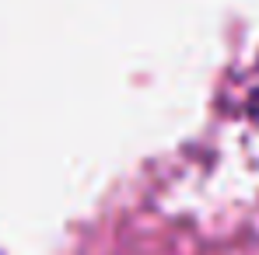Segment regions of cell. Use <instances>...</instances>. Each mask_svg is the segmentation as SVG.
<instances>
[{"label":"cell","instance_id":"6da1fadb","mask_svg":"<svg viewBox=\"0 0 259 255\" xmlns=\"http://www.w3.org/2000/svg\"><path fill=\"white\" fill-rule=\"evenodd\" d=\"M245 116L259 126V87H252V91H249V98H245Z\"/></svg>","mask_w":259,"mask_h":255}]
</instances>
